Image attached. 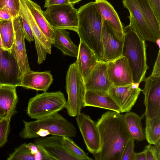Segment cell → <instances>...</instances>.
<instances>
[{"mask_svg": "<svg viewBox=\"0 0 160 160\" xmlns=\"http://www.w3.org/2000/svg\"><path fill=\"white\" fill-rule=\"evenodd\" d=\"M27 143H23L15 148L10 154L8 160H38L36 156L32 153L31 151L26 146Z\"/></svg>", "mask_w": 160, "mask_h": 160, "instance_id": "f546056e", "label": "cell"}, {"mask_svg": "<svg viewBox=\"0 0 160 160\" xmlns=\"http://www.w3.org/2000/svg\"><path fill=\"white\" fill-rule=\"evenodd\" d=\"M0 48H1L2 49L4 50L3 48V46H2V39H1V37L0 36Z\"/></svg>", "mask_w": 160, "mask_h": 160, "instance_id": "ee69618b", "label": "cell"}, {"mask_svg": "<svg viewBox=\"0 0 160 160\" xmlns=\"http://www.w3.org/2000/svg\"><path fill=\"white\" fill-rule=\"evenodd\" d=\"M124 41L122 55L127 59L131 68L134 83L144 81L148 68L145 41L128 26L123 27Z\"/></svg>", "mask_w": 160, "mask_h": 160, "instance_id": "277c9868", "label": "cell"}, {"mask_svg": "<svg viewBox=\"0 0 160 160\" xmlns=\"http://www.w3.org/2000/svg\"><path fill=\"white\" fill-rule=\"evenodd\" d=\"M100 140V148L93 154L96 160H120L123 149L132 136L123 115L110 111L96 122Z\"/></svg>", "mask_w": 160, "mask_h": 160, "instance_id": "6da1fadb", "label": "cell"}, {"mask_svg": "<svg viewBox=\"0 0 160 160\" xmlns=\"http://www.w3.org/2000/svg\"><path fill=\"white\" fill-rule=\"evenodd\" d=\"M21 18L22 30L25 39L28 42L33 41L34 38L30 25L25 18L19 14Z\"/></svg>", "mask_w": 160, "mask_h": 160, "instance_id": "e575fe53", "label": "cell"}, {"mask_svg": "<svg viewBox=\"0 0 160 160\" xmlns=\"http://www.w3.org/2000/svg\"><path fill=\"white\" fill-rule=\"evenodd\" d=\"M153 76L160 77V50L159 49L157 57L155 62L152 72Z\"/></svg>", "mask_w": 160, "mask_h": 160, "instance_id": "74e56055", "label": "cell"}, {"mask_svg": "<svg viewBox=\"0 0 160 160\" xmlns=\"http://www.w3.org/2000/svg\"><path fill=\"white\" fill-rule=\"evenodd\" d=\"M69 2L71 3L72 5H74L75 4L78 3L79 2L82 0H69Z\"/></svg>", "mask_w": 160, "mask_h": 160, "instance_id": "7bdbcfd3", "label": "cell"}, {"mask_svg": "<svg viewBox=\"0 0 160 160\" xmlns=\"http://www.w3.org/2000/svg\"><path fill=\"white\" fill-rule=\"evenodd\" d=\"M76 120L87 149L93 154L99 150L100 146V135L97 123L83 113L76 116Z\"/></svg>", "mask_w": 160, "mask_h": 160, "instance_id": "7c38bea8", "label": "cell"}, {"mask_svg": "<svg viewBox=\"0 0 160 160\" xmlns=\"http://www.w3.org/2000/svg\"><path fill=\"white\" fill-rule=\"evenodd\" d=\"M14 40L11 53L14 58L18 69V79L20 81L23 76L30 70L27 55L21 18L20 15L12 18Z\"/></svg>", "mask_w": 160, "mask_h": 160, "instance_id": "ba28073f", "label": "cell"}, {"mask_svg": "<svg viewBox=\"0 0 160 160\" xmlns=\"http://www.w3.org/2000/svg\"><path fill=\"white\" fill-rule=\"evenodd\" d=\"M53 81L50 71L35 72L31 70L26 72L20 81L18 86L46 92Z\"/></svg>", "mask_w": 160, "mask_h": 160, "instance_id": "d6986e66", "label": "cell"}, {"mask_svg": "<svg viewBox=\"0 0 160 160\" xmlns=\"http://www.w3.org/2000/svg\"><path fill=\"white\" fill-rule=\"evenodd\" d=\"M156 43L158 45L159 48H160V39L158 40Z\"/></svg>", "mask_w": 160, "mask_h": 160, "instance_id": "f6af8a7d", "label": "cell"}, {"mask_svg": "<svg viewBox=\"0 0 160 160\" xmlns=\"http://www.w3.org/2000/svg\"><path fill=\"white\" fill-rule=\"evenodd\" d=\"M53 46L60 49L66 56L77 58L78 52V47L71 40L69 33L65 29L54 30Z\"/></svg>", "mask_w": 160, "mask_h": 160, "instance_id": "cb8c5ba5", "label": "cell"}, {"mask_svg": "<svg viewBox=\"0 0 160 160\" xmlns=\"http://www.w3.org/2000/svg\"><path fill=\"white\" fill-rule=\"evenodd\" d=\"M1 84H2L1 83V82H0V86H1Z\"/></svg>", "mask_w": 160, "mask_h": 160, "instance_id": "7dc6e473", "label": "cell"}, {"mask_svg": "<svg viewBox=\"0 0 160 160\" xmlns=\"http://www.w3.org/2000/svg\"><path fill=\"white\" fill-rule=\"evenodd\" d=\"M31 13L42 32L52 42L54 41V29L48 22L40 6L32 0H25Z\"/></svg>", "mask_w": 160, "mask_h": 160, "instance_id": "d4e9b609", "label": "cell"}, {"mask_svg": "<svg viewBox=\"0 0 160 160\" xmlns=\"http://www.w3.org/2000/svg\"><path fill=\"white\" fill-rule=\"evenodd\" d=\"M139 84L128 85H112L108 92L120 108L121 112H130L136 103L141 91Z\"/></svg>", "mask_w": 160, "mask_h": 160, "instance_id": "4fadbf2b", "label": "cell"}, {"mask_svg": "<svg viewBox=\"0 0 160 160\" xmlns=\"http://www.w3.org/2000/svg\"><path fill=\"white\" fill-rule=\"evenodd\" d=\"M70 3L69 0H45L44 7L46 8L49 6Z\"/></svg>", "mask_w": 160, "mask_h": 160, "instance_id": "f35d334b", "label": "cell"}, {"mask_svg": "<svg viewBox=\"0 0 160 160\" xmlns=\"http://www.w3.org/2000/svg\"><path fill=\"white\" fill-rule=\"evenodd\" d=\"M12 19L1 21L0 23V34L3 49L10 53L14 40Z\"/></svg>", "mask_w": 160, "mask_h": 160, "instance_id": "83f0119b", "label": "cell"}, {"mask_svg": "<svg viewBox=\"0 0 160 160\" xmlns=\"http://www.w3.org/2000/svg\"><path fill=\"white\" fill-rule=\"evenodd\" d=\"M146 160H157L152 148V144H149L146 146L144 149Z\"/></svg>", "mask_w": 160, "mask_h": 160, "instance_id": "8d00e7d4", "label": "cell"}, {"mask_svg": "<svg viewBox=\"0 0 160 160\" xmlns=\"http://www.w3.org/2000/svg\"><path fill=\"white\" fill-rule=\"evenodd\" d=\"M94 2L101 16L102 24L106 21L116 33L124 36L123 27L118 14L111 4L107 0H96Z\"/></svg>", "mask_w": 160, "mask_h": 160, "instance_id": "7402d4cb", "label": "cell"}, {"mask_svg": "<svg viewBox=\"0 0 160 160\" xmlns=\"http://www.w3.org/2000/svg\"><path fill=\"white\" fill-rule=\"evenodd\" d=\"M11 118L8 117L0 119V148L3 146L8 141Z\"/></svg>", "mask_w": 160, "mask_h": 160, "instance_id": "d6a6232c", "label": "cell"}, {"mask_svg": "<svg viewBox=\"0 0 160 160\" xmlns=\"http://www.w3.org/2000/svg\"><path fill=\"white\" fill-rule=\"evenodd\" d=\"M10 14L6 9L0 6V19L2 21H8L12 19Z\"/></svg>", "mask_w": 160, "mask_h": 160, "instance_id": "ab89813d", "label": "cell"}, {"mask_svg": "<svg viewBox=\"0 0 160 160\" xmlns=\"http://www.w3.org/2000/svg\"><path fill=\"white\" fill-rule=\"evenodd\" d=\"M134 160H146V156L144 150L140 152H135Z\"/></svg>", "mask_w": 160, "mask_h": 160, "instance_id": "b9f144b4", "label": "cell"}, {"mask_svg": "<svg viewBox=\"0 0 160 160\" xmlns=\"http://www.w3.org/2000/svg\"><path fill=\"white\" fill-rule=\"evenodd\" d=\"M1 21H2L1 20V19H0V23L1 22Z\"/></svg>", "mask_w": 160, "mask_h": 160, "instance_id": "bcb514c9", "label": "cell"}, {"mask_svg": "<svg viewBox=\"0 0 160 160\" xmlns=\"http://www.w3.org/2000/svg\"><path fill=\"white\" fill-rule=\"evenodd\" d=\"M134 140L132 137L127 141L123 149L120 160H134Z\"/></svg>", "mask_w": 160, "mask_h": 160, "instance_id": "836d02e7", "label": "cell"}, {"mask_svg": "<svg viewBox=\"0 0 160 160\" xmlns=\"http://www.w3.org/2000/svg\"><path fill=\"white\" fill-rule=\"evenodd\" d=\"M84 102L85 107H93L121 113L120 108L108 92L86 90Z\"/></svg>", "mask_w": 160, "mask_h": 160, "instance_id": "603a6c76", "label": "cell"}, {"mask_svg": "<svg viewBox=\"0 0 160 160\" xmlns=\"http://www.w3.org/2000/svg\"><path fill=\"white\" fill-rule=\"evenodd\" d=\"M124 7L129 12L130 22L128 26L142 40L156 43L158 40L147 23L137 0H123ZM159 40V39H158Z\"/></svg>", "mask_w": 160, "mask_h": 160, "instance_id": "9c48e42d", "label": "cell"}, {"mask_svg": "<svg viewBox=\"0 0 160 160\" xmlns=\"http://www.w3.org/2000/svg\"><path fill=\"white\" fill-rule=\"evenodd\" d=\"M158 20L160 22V0H149Z\"/></svg>", "mask_w": 160, "mask_h": 160, "instance_id": "d590c367", "label": "cell"}, {"mask_svg": "<svg viewBox=\"0 0 160 160\" xmlns=\"http://www.w3.org/2000/svg\"><path fill=\"white\" fill-rule=\"evenodd\" d=\"M17 87L8 84H1L0 86V119L12 117L16 112Z\"/></svg>", "mask_w": 160, "mask_h": 160, "instance_id": "ffe728a7", "label": "cell"}, {"mask_svg": "<svg viewBox=\"0 0 160 160\" xmlns=\"http://www.w3.org/2000/svg\"><path fill=\"white\" fill-rule=\"evenodd\" d=\"M62 143L64 147L71 154L79 158L80 160H92L85 152L78 146L73 140L69 137H63Z\"/></svg>", "mask_w": 160, "mask_h": 160, "instance_id": "4dcf8cb0", "label": "cell"}, {"mask_svg": "<svg viewBox=\"0 0 160 160\" xmlns=\"http://www.w3.org/2000/svg\"><path fill=\"white\" fill-rule=\"evenodd\" d=\"M43 14L54 30H69L77 32L78 23V10L71 3L49 6L43 11Z\"/></svg>", "mask_w": 160, "mask_h": 160, "instance_id": "52a82bcc", "label": "cell"}, {"mask_svg": "<svg viewBox=\"0 0 160 160\" xmlns=\"http://www.w3.org/2000/svg\"><path fill=\"white\" fill-rule=\"evenodd\" d=\"M66 100L59 91L37 94L29 100L27 113L31 118L41 119L58 112L65 108Z\"/></svg>", "mask_w": 160, "mask_h": 160, "instance_id": "8992f818", "label": "cell"}, {"mask_svg": "<svg viewBox=\"0 0 160 160\" xmlns=\"http://www.w3.org/2000/svg\"><path fill=\"white\" fill-rule=\"evenodd\" d=\"M107 71L113 86H126L134 83L131 68L124 56L107 62Z\"/></svg>", "mask_w": 160, "mask_h": 160, "instance_id": "9a60e30c", "label": "cell"}, {"mask_svg": "<svg viewBox=\"0 0 160 160\" xmlns=\"http://www.w3.org/2000/svg\"><path fill=\"white\" fill-rule=\"evenodd\" d=\"M77 33L83 42L95 53L100 61H103L104 49L102 37L101 16L94 2L80 7L78 10Z\"/></svg>", "mask_w": 160, "mask_h": 160, "instance_id": "7a4b0ae2", "label": "cell"}, {"mask_svg": "<svg viewBox=\"0 0 160 160\" xmlns=\"http://www.w3.org/2000/svg\"><path fill=\"white\" fill-rule=\"evenodd\" d=\"M24 127L20 132L23 139L42 137L51 134L70 138L76 135L74 125L58 112L34 121H23Z\"/></svg>", "mask_w": 160, "mask_h": 160, "instance_id": "3957f363", "label": "cell"}, {"mask_svg": "<svg viewBox=\"0 0 160 160\" xmlns=\"http://www.w3.org/2000/svg\"><path fill=\"white\" fill-rule=\"evenodd\" d=\"M144 116V114L140 117L133 112H129L123 115L128 131L135 140L141 141L145 139V130L141 122Z\"/></svg>", "mask_w": 160, "mask_h": 160, "instance_id": "484cf974", "label": "cell"}, {"mask_svg": "<svg viewBox=\"0 0 160 160\" xmlns=\"http://www.w3.org/2000/svg\"><path fill=\"white\" fill-rule=\"evenodd\" d=\"M0 6L8 11L12 18L19 15V0H0Z\"/></svg>", "mask_w": 160, "mask_h": 160, "instance_id": "1f68e13d", "label": "cell"}, {"mask_svg": "<svg viewBox=\"0 0 160 160\" xmlns=\"http://www.w3.org/2000/svg\"><path fill=\"white\" fill-rule=\"evenodd\" d=\"M141 11L154 36L160 38V22L156 18L149 0H137Z\"/></svg>", "mask_w": 160, "mask_h": 160, "instance_id": "4316f807", "label": "cell"}, {"mask_svg": "<svg viewBox=\"0 0 160 160\" xmlns=\"http://www.w3.org/2000/svg\"><path fill=\"white\" fill-rule=\"evenodd\" d=\"M152 148L157 160H160V140L152 145Z\"/></svg>", "mask_w": 160, "mask_h": 160, "instance_id": "60d3db41", "label": "cell"}, {"mask_svg": "<svg viewBox=\"0 0 160 160\" xmlns=\"http://www.w3.org/2000/svg\"><path fill=\"white\" fill-rule=\"evenodd\" d=\"M21 13L30 26L37 53V62L41 64L46 59L47 54L51 53L53 43L41 31L27 7L23 8Z\"/></svg>", "mask_w": 160, "mask_h": 160, "instance_id": "5bb4252c", "label": "cell"}, {"mask_svg": "<svg viewBox=\"0 0 160 160\" xmlns=\"http://www.w3.org/2000/svg\"><path fill=\"white\" fill-rule=\"evenodd\" d=\"M77 58L78 69L85 81L100 61L94 52L81 41Z\"/></svg>", "mask_w": 160, "mask_h": 160, "instance_id": "44dd1931", "label": "cell"}, {"mask_svg": "<svg viewBox=\"0 0 160 160\" xmlns=\"http://www.w3.org/2000/svg\"><path fill=\"white\" fill-rule=\"evenodd\" d=\"M62 139V136L52 135L37 138L34 143L41 147L52 160H80L64 147Z\"/></svg>", "mask_w": 160, "mask_h": 160, "instance_id": "2e32d148", "label": "cell"}, {"mask_svg": "<svg viewBox=\"0 0 160 160\" xmlns=\"http://www.w3.org/2000/svg\"><path fill=\"white\" fill-rule=\"evenodd\" d=\"M124 36L116 33L106 21L104 22L102 29L104 61H111L122 55Z\"/></svg>", "mask_w": 160, "mask_h": 160, "instance_id": "8fae6325", "label": "cell"}, {"mask_svg": "<svg viewBox=\"0 0 160 160\" xmlns=\"http://www.w3.org/2000/svg\"><path fill=\"white\" fill-rule=\"evenodd\" d=\"M86 90L108 92L112 84L107 71V62L99 61L85 81Z\"/></svg>", "mask_w": 160, "mask_h": 160, "instance_id": "e0dca14e", "label": "cell"}, {"mask_svg": "<svg viewBox=\"0 0 160 160\" xmlns=\"http://www.w3.org/2000/svg\"><path fill=\"white\" fill-rule=\"evenodd\" d=\"M145 132V139L149 144L154 145L160 140V115L146 118Z\"/></svg>", "mask_w": 160, "mask_h": 160, "instance_id": "f1b7e54d", "label": "cell"}, {"mask_svg": "<svg viewBox=\"0 0 160 160\" xmlns=\"http://www.w3.org/2000/svg\"><path fill=\"white\" fill-rule=\"evenodd\" d=\"M66 83L68 99L65 108L68 115L76 117L85 107L84 101L86 90L84 81L76 62L69 67L66 77Z\"/></svg>", "mask_w": 160, "mask_h": 160, "instance_id": "5b68a950", "label": "cell"}, {"mask_svg": "<svg viewBox=\"0 0 160 160\" xmlns=\"http://www.w3.org/2000/svg\"><path fill=\"white\" fill-rule=\"evenodd\" d=\"M0 82L18 86V69L16 61L12 53L0 48Z\"/></svg>", "mask_w": 160, "mask_h": 160, "instance_id": "ac0fdd59", "label": "cell"}, {"mask_svg": "<svg viewBox=\"0 0 160 160\" xmlns=\"http://www.w3.org/2000/svg\"><path fill=\"white\" fill-rule=\"evenodd\" d=\"M144 87L141 91L144 96L146 118L160 115V77L152 75L145 78Z\"/></svg>", "mask_w": 160, "mask_h": 160, "instance_id": "30bf717a", "label": "cell"}]
</instances>
